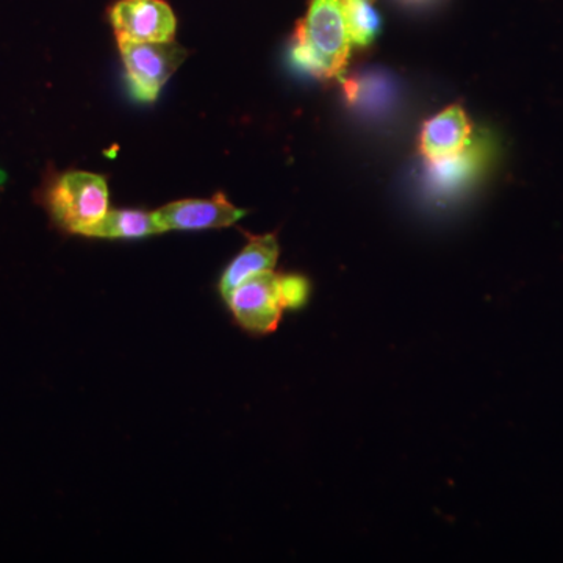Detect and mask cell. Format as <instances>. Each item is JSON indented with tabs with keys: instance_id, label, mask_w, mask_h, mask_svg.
<instances>
[{
	"instance_id": "obj_6",
	"label": "cell",
	"mask_w": 563,
	"mask_h": 563,
	"mask_svg": "<svg viewBox=\"0 0 563 563\" xmlns=\"http://www.w3.org/2000/svg\"><path fill=\"white\" fill-rule=\"evenodd\" d=\"M246 210L233 206L224 192L210 199H185L154 211L155 221L162 232L206 231V229L229 228L242 220Z\"/></svg>"
},
{
	"instance_id": "obj_1",
	"label": "cell",
	"mask_w": 563,
	"mask_h": 563,
	"mask_svg": "<svg viewBox=\"0 0 563 563\" xmlns=\"http://www.w3.org/2000/svg\"><path fill=\"white\" fill-rule=\"evenodd\" d=\"M351 44L343 0H312L296 32L292 60L314 77L333 79L346 66Z\"/></svg>"
},
{
	"instance_id": "obj_4",
	"label": "cell",
	"mask_w": 563,
	"mask_h": 563,
	"mask_svg": "<svg viewBox=\"0 0 563 563\" xmlns=\"http://www.w3.org/2000/svg\"><path fill=\"white\" fill-rule=\"evenodd\" d=\"M224 299L239 324L252 333L276 331L285 310L280 276L274 272L257 274L244 280Z\"/></svg>"
},
{
	"instance_id": "obj_3",
	"label": "cell",
	"mask_w": 563,
	"mask_h": 563,
	"mask_svg": "<svg viewBox=\"0 0 563 563\" xmlns=\"http://www.w3.org/2000/svg\"><path fill=\"white\" fill-rule=\"evenodd\" d=\"M118 44L133 95L143 102H154L163 85L187 58V51L174 41L143 43L118 40Z\"/></svg>"
},
{
	"instance_id": "obj_7",
	"label": "cell",
	"mask_w": 563,
	"mask_h": 563,
	"mask_svg": "<svg viewBox=\"0 0 563 563\" xmlns=\"http://www.w3.org/2000/svg\"><path fill=\"white\" fill-rule=\"evenodd\" d=\"M472 125L461 107H450L424 124L421 151L432 163L455 157L466 150Z\"/></svg>"
},
{
	"instance_id": "obj_2",
	"label": "cell",
	"mask_w": 563,
	"mask_h": 563,
	"mask_svg": "<svg viewBox=\"0 0 563 563\" xmlns=\"http://www.w3.org/2000/svg\"><path fill=\"white\" fill-rule=\"evenodd\" d=\"M47 209L62 229L81 235L109 211L107 181L92 173L63 174L47 191Z\"/></svg>"
},
{
	"instance_id": "obj_10",
	"label": "cell",
	"mask_w": 563,
	"mask_h": 563,
	"mask_svg": "<svg viewBox=\"0 0 563 563\" xmlns=\"http://www.w3.org/2000/svg\"><path fill=\"white\" fill-rule=\"evenodd\" d=\"M343 2L352 44L366 46L372 43L379 33V13L373 9L369 0H343Z\"/></svg>"
},
{
	"instance_id": "obj_11",
	"label": "cell",
	"mask_w": 563,
	"mask_h": 563,
	"mask_svg": "<svg viewBox=\"0 0 563 563\" xmlns=\"http://www.w3.org/2000/svg\"><path fill=\"white\" fill-rule=\"evenodd\" d=\"M280 292L285 309H299L309 299V280L301 276H280Z\"/></svg>"
},
{
	"instance_id": "obj_8",
	"label": "cell",
	"mask_w": 563,
	"mask_h": 563,
	"mask_svg": "<svg viewBox=\"0 0 563 563\" xmlns=\"http://www.w3.org/2000/svg\"><path fill=\"white\" fill-rule=\"evenodd\" d=\"M246 247L228 266L220 282L221 295L228 296L233 288L257 274L273 272L279 257V243L276 233L250 235L246 233Z\"/></svg>"
},
{
	"instance_id": "obj_9",
	"label": "cell",
	"mask_w": 563,
	"mask_h": 563,
	"mask_svg": "<svg viewBox=\"0 0 563 563\" xmlns=\"http://www.w3.org/2000/svg\"><path fill=\"white\" fill-rule=\"evenodd\" d=\"M162 233L155 221L154 211L141 210H109L103 218L81 235L99 236V239H143V236Z\"/></svg>"
},
{
	"instance_id": "obj_5",
	"label": "cell",
	"mask_w": 563,
	"mask_h": 563,
	"mask_svg": "<svg viewBox=\"0 0 563 563\" xmlns=\"http://www.w3.org/2000/svg\"><path fill=\"white\" fill-rule=\"evenodd\" d=\"M110 18L118 40L168 43L176 35V16L163 0H121Z\"/></svg>"
}]
</instances>
